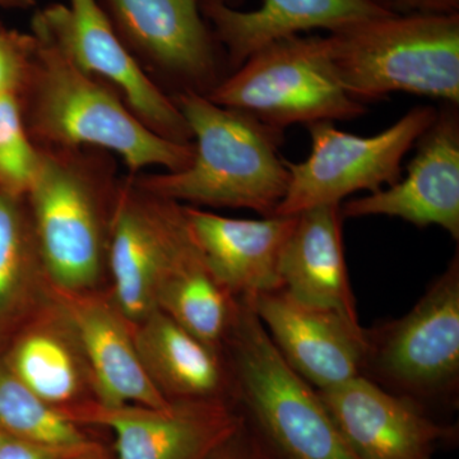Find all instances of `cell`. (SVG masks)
<instances>
[{
    "instance_id": "6da1fadb",
    "label": "cell",
    "mask_w": 459,
    "mask_h": 459,
    "mask_svg": "<svg viewBox=\"0 0 459 459\" xmlns=\"http://www.w3.org/2000/svg\"><path fill=\"white\" fill-rule=\"evenodd\" d=\"M31 33L35 45L20 101L36 147L107 151L132 177L152 168L180 171L192 162L193 142L178 143L148 128L111 84L69 59L36 14Z\"/></svg>"
},
{
    "instance_id": "7a4b0ae2",
    "label": "cell",
    "mask_w": 459,
    "mask_h": 459,
    "mask_svg": "<svg viewBox=\"0 0 459 459\" xmlns=\"http://www.w3.org/2000/svg\"><path fill=\"white\" fill-rule=\"evenodd\" d=\"M172 99L192 132V162L180 171L131 175L133 180L177 204L273 216L290 180L280 153L283 132L244 111L220 107L202 93L179 92Z\"/></svg>"
},
{
    "instance_id": "3957f363",
    "label": "cell",
    "mask_w": 459,
    "mask_h": 459,
    "mask_svg": "<svg viewBox=\"0 0 459 459\" xmlns=\"http://www.w3.org/2000/svg\"><path fill=\"white\" fill-rule=\"evenodd\" d=\"M38 150L25 199L48 279L57 291L99 290L123 180L117 160L98 148Z\"/></svg>"
},
{
    "instance_id": "277c9868",
    "label": "cell",
    "mask_w": 459,
    "mask_h": 459,
    "mask_svg": "<svg viewBox=\"0 0 459 459\" xmlns=\"http://www.w3.org/2000/svg\"><path fill=\"white\" fill-rule=\"evenodd\" d=\"M237 312L223 346L235 407L268 459H358L318 392L283 360L249 301Z\"/></svg>"
},
{
    "instance_id": "5b68a950",
    "label": "cell",
    "mask_w": 459,
    "mask_h": 459,
    "mask_svg": "<svg viewBox=\"0 0 459 459\" xmlns=\"http://www.w3.org/2000/svg\"><path fill=\"white\" fill-rule=\"evenodd\" d=\"M325 41L338 80L361 104L406 92L459 105V14L373 18Z\"/></svg>"
},
{
    "instance_id": "8992f818",
    "label": "cell",
    "mask_w": 459,
    "mask_h": 459,
    "mask_svg": "<svg viewBox=\"0 0 459 459\" xmlns=\"http://www.w3.org/2000/svg\"><path fill=\"white\" fill-rule=\"evenodd\" d=\"M361 377L391 394L455 404L459 391V255L400 319L364 329Z\"/></svg>"
},
{
    "instance_id": "52a82bcc",
    "label": "cell",
    "mask_w": 459,
    "mask_h": 459,
    "mask_svg": "<svg viewBox=\"0 0 459 459\" xmlns=\"http://www.w3.org/2000/svg\"><path fill=\"white\" fill-rule=\"evenodd\" d=\"M205 96L281 132L294 124L352 120L368 110L343 89L322 36L265 45Z\"/></svg>"
},
{
    "instance_id": "ba28073f",
    "label": "cell",
    "mask_w": 459,
    "mask_h": 459,
    "mask_svg": "<svg viewBox=\"0 0 459 459\" xmlns=\"http://www.w3.org/2000/svg\"><path fill=\"white\" fill-rule=\"evenodd\" d=\"M437 108H411L373 137L340 131L333 122L309 124L312 150L301 162L285 161L290 180L273 216L296 214L319 205L342 204L353 193H376L402 179V161L437 117Z\"/></svg>"
},
{
    "instance_id": "9c48e42d",
    "label": "cell",
    "mask_w": 459,
    "mask_h": 459,
    "mask_svg": "<svg viewBox=\"0 0 459 459\" xmlns=\"http://www.w3.org/2000/svg\"><path fill=\"white\" fill-rule=\"evenodd\" d=\"M193 244L184 205L141 188L123 177L108 250V290L135 325L157 309L166 274Z\"/></svg>"
},
{
    "instance_id": "30bf717a",
    "label": "cell",
    "mask_w": 459,
    "mask_h": 459,
    "mask_svg": "<svg viewBox=\"0 0 459 459\" xmlns=\"http://www.w3.org/2000/svg\"><path fill=\"white\" fill-rule=\"evenodd\" d=\"M115 32L156 82L207 95L225 75L199 0H100ZM157 83V82H156Z\"/></svg>"
},
{
    "instance_id": "8fae6325",
    "label": "cell",
    "mask_w": 459,
    "mask_h": 459,
    "mask_svg": "<svg viewBox=\"0 0 459 459\" xmlns=\"http://www.w3.org/2000/svg\"><path fill=\"white\" fill-rule=\"evenodd\" d=\"M36 16L72 62L114 87L141 122L178 143H192L188 124L174 99L129 53L100 0L51 4Z\"/></svg>"
},
{
    "instance_id": "7c38bea8",
    "label": "cell",
    "mask_w": 459,
    "mask_h": 459,
    "mask_svg": "<svg viewBox=\"0 0 459 459\" xmlns=\"http://www.w3.org/2000/svg\"><path fill=\"white\" fill-rule=\"evenodd\" d=\"M316 392L358 459H433L457 437V429L435 422L418 402L364 377Z\"/></svg>"
},
{
    "instance_id": "4fadbf2b",
    "label": "cell",
    "mask_w": 459,
    "mask_h": 459,
    "mask_svg": "<svg viewBox=\"0 0 459 459\" xmlns=\"http://www.w3.org/2000/svg\"><path fill=\"white\" fill-rule=\"evenodd\" d=\"M406 178L341 204L343 219L388 216L459 238V113L446 104L415 143Z\"/></svg>"
},
{
    "instance_id": "5bb4252c",
    "label": "cell",
    "mask_w": 459,
    "mask_h": 459,
    "mask_svg": "<svg viewBox=\"0 0 459 459\" xmlns=\"http://www.w3.org/2000/svg\"><path fill=\"white\" fill-rule=\"evenodd\" d=\"M249 303L286 364L316 391L361 377L365 337L360 323L304 307L281 289Z\"/></svg>"
},
{
    "instance_id": "9a60e30c",
    "label": "cell",
    "mask_w": 459,
    "mask_h": 459,
    "mask_svg": "<svg viewBox=\"0 0 459 459\" xmlns=\"http://www.w3.org/2000/svg\"><path fill=\"white\" fill-rule=\"evenodd\" d=\"M74 420L110 429L117 459H205L243 422L235 407L216 402H171L166 409L93 403Z\"/></svg>"
},
{
    "instance_id": "2e32d148",
    "label": "cell",
    "mask_w": 459,
    "mask_h": 459,
    "mask_svg": "<svg viewBox=\"0 0 459 459\" xmlns=\"http://www.w3.org/2000/svg\"><path fill=\"white\" fill-rule=\"evenodd\" d=\"M199 9L231 72L280 39L394 14L385 0H199Z\"/></svg>"
},
{
    "instance_id": "e0dca14e",
    "label": "cell",
    "mask_w": 459,
    "mask_h": 459,
    "mask_svg": "<svg viewBox=\"0 0 459 459\" xmlns=\"http://www.w3.org/2000/svg\"><path fill=\"white\" fill-rule=\"evenodd\" d=\"M183 205L199 255L226 294L249 301L281 289V255L296 216L231 219Z\"/></svg>"
},
{
    "instance_id": "ac0fdd59",
    "label": "cell",
    "mask_w": 459,
    "mask_h": 459,
    "mask_svg": "<svg viewBox=\"0 0 459 459\" xmlns=\"http://www.w3.org/2000/svg\"><path fill=\"white\" fill-rule=\"evenodd\" d=\"M56 300L74 323L86 353L99 404L166 409L171 402L157 391L142 365L133 323L126 319L110 292L92 290L63 292Z\"/></svg>"
},
{
    "instance_id": "d6986e66",
    "label": "cell",
    "mask_w": 459,
    "mask_h": 459,
    "mask_svg": "<svg viewBox=\"0 0 459 459\" xmlns=\"http://www.w3.org/2000/svg\"><path fill=\"white\" fill-rule=\"evenodd\" d=\"M14 333L2 364L30 391L74 420L99 403L82 343L54 294Z\"/></svg>"
},
{
    "instance_id": "ffe728a7",
    "label": "cell",
    "mask_w": 459,
    "mask_h": 459,
    "mask_svg": "<svg viewBox=\"0 0 459 459\" xmlns=\"http://www.w3.org/2000/svg\"><path fill=\"white\" fill-rule=\"evenodd\" d=\"M341 204L296 214L280 262L281 290L296 303L359 323L344 256Z\"/></svg>"
},
{
    "instance_id": "44dd1931",
    "label": "cell",
    "mask_w": 459,
    "mask_h": 459,
    "mask_svg": "<svg viewBox=\"0 0 459 459\" xmlns=\"http://www.w3.org/2000/svg\"><path fill=\"white\" fill-rule=\"evenodd\" d=\"M133 333L143 369L166 400L235 407L234 379L222 352L214 351L160 309L133 325Z\"/></svg>"
},
{
    "instance_id": "7402d4cb",
    "label": "cell",
    "mask_w": 459,
    "mask_h": 459,
    "mask_svg": "<svg viewBox=\"0 0 459 459\" xmlns=\"http://www.w3.org/2000/svg\"><path fill=\"white\" fill-rule=\"evenodd\" d=\"M51 296L26 199L0 189V336L16 332Z\"/></svg>"
},
{
    "instance_id": "603a6c76",
    "label": "cell",
    "mask_w": 459,
    "mask_h": 459,
    "mask_svg": "<svg viewBox=\"0 0 459 459\" xmlns=\"http://www.w3.org/2000/svg\"><path fill=\"white\" fill-rule=\"evenodd\" d=\"M237 305L211 276L195 240L166 274L157 292V309L222 353Z\"/></svg>"
},
{
    "instance_id": "cb8c5ba5",
    "label": "cell",
    "mask_w": 459,
    "mask_h": 459,
    "mask_svg": "<svg viewBox=\"0 0 459 459\" xmlns=\"http://www.w3.org/2000/svg\"><path fill=\"white\" fill-rule=\"evenodd\" d=\"M75 420L21 383L0 361V431L13 439L74 455L90 451Z\"/></svg>"
},
{
    "instance_id": "d4e9b609",
    "label": "cell",
    "mask_w": 459,
    "mask_h": 459,
    "mask_svg": "<svg viewBox=\"0 0 459 459\" xmlns=\"http://www.w3.org/2000/svg\"><path fill=\"white\" fill-rule=\"evenodd\" d=\"M39 165L18 93L0 96V189L25 197Z\"/></svg>"
},
{
    "instance_id": "484cf974",
    "label": "cell",
    "mask_w": 459,
    "mask_h": 459,
    "mask_svg": "<svg viewBox=\"0 0 459 459\" xmlns=\"http://www.w3.org/2000/svg\"><path fill=\"white\" fill-rule=\"evenodd\" d=\"M32 33L0 23V96L18 93L22 89L33 53Z\"/></svg>"
},
{
    "instance_id": "4316f807",
    "label": "cell",
    "mask_w": 459,
    "mask_h": 459,
    "mask_svg": "<svg viewBox=\"0 0 459 459\" xmlns=\"http://www.w3.org/2000/svg\"><path fill=\"white\" fill-rule=\"evenodd\" d=\"M205 459H268L255 435L241 422L237 431L223 440Z\"/></svg>"
},
{
    "instance_id": "83f0119b",
    "label": "cell",
    "mask_w": 459,
    "mask_h": 459,
    "mask_svg": "<svg viewBox=\"0 0 459 459\" xmlns=\"http://www.w3.org/2000/svg\"><path fill=\"white\" fill-rule=\"evenodd\" d=\"M386 5L400 16H452L459 14V0H385Z\"/></svg>"
},
{
    "instance_id": "f1b7e54d",
    "label": "cell",
    "mask_w": 459,
    "mask_h": 459,
    "mask_svg": "<svg viewBox=\"0 0 459 459\" xmlns=\"http://www.w3.org/2000/svg\"><path fill=\"white\" fill-rule=\"evenodd\" d=\"M82 455L56 451L47 446L23 442V440L7 437L0 446V459H68L78 458Z\"/></svg>"
},
{
    "instance_id": "f546056e",
    "label": "cell",
    "mask_w": 459,
    "mask_h": 459,
    "mask_svg": "<svg viewBox=\"0 0 459 459\" xmlns=\"http://www.w3.org/2000/svg\"><path fill=\"white\" fill-rule=\"evenodd\" d=\"M35 5L36 0H0V9L7 11H29Z\"/></svg>"
},
{
    "instance_id": "4dcf8cb0",
    "label": "cell",
    "mask_w": 459,
    "mask_h": 459,
    "mask_svg": "<svg viewBox=\"0 0 459 459\" xmlns=\"http://www.w3.org/2000/svg\"><path fill=\"white\" fill-rule=\"evenodd\" d=\"M7 435H4L2 433V431H0V446H2V444L7 440Z\"/></svg>"
}]
</instances>
